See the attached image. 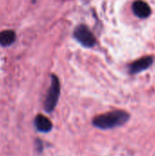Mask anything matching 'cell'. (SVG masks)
<instances>
[{"label": "cell", "instance_id": "5", "mask_svg": "<svg viewBox=\"0 0 155 156\" xmlns=\"http://www.w3.org/2000/svg\"><path fill=\"white\" fill-rule=\"evenodd\" d=\"M132 8L133 14L139 18H147L152 14V9L150 5L143 0L134 1Z\"/></svg>", "mask_w": 155, "mask_h": 156}, {"label": "cell", "instance_id": "7", "mask_svg": "<svg viewBox=\"0 0 155 156\" xmlns=\"http://www.w3.org/2000/svg\"><path fill=\"white\" fill-rule=\"evenodd\" d=\"M16 39V34L13 30H4L0 32V45L3 47L10 46Z\"/></svg>", "mask_w": 155, "mask_h": 156}, {"label": "cell", "instance_id": "3", "mask_svg": "<svg viewBox=\"0 0 155 156\" xmlns=\"http://www.w3.org/2000/svg\"><path fill=\"white\" fill-rule=\"evenodd\" d=\"M74 37L84 47L91 48L96 44V37L93 33L84 25L79 26L74 31Z\"/></svg>", "mask_w": 155, "mask_h": 156}, {"label": "cell", "instance_id": "4", "mask_svg": "<svg viewBox=\"0 0 155 156\" xmlns=\"http://www.w3.org/2000/svg\"><path fill=\"white\" fill-rule=\"evenodd\" d=\"M153 63V57L146 56L141 58L138 60H135L132 64L129 65V72L130 74H138L142 71L148 69Z\"/></svg>", "mask_w": 155, "mask_h": 156}, {"label": "cell", "instance_id": "6", "mask_svg": "<svg viewBox=\"0 0 155 156\" xmlns=\"http://www.w3.org/2000/svg\"><path fill=\"white\" fill-rule=\"evenodd\" d=\"M34 126L37 132L43 133H48L52 130L53 123L45 115L37 114L34 119Z\"/></svg>", "mask_w": 155, "mask_h": 156}, {"label": "cell", "instance_id": "2", "mask_svg": "<svg viewBox=\"0 0 155 156\" xmlns=\"http://www.w3.org/2000/svg\"><path fill=\"white\" fill-rule=\"evenodd\" d=\"M60 95V82L56 75H51V83L44 101V110L48 113L54 112Z\"/></svg>", "mask_w": 155, "mask_h": 156}, {"label": "cell", "instance_id": "1", "mask_svg": "<svg viewBox=\"0 0 155 156\" xmlns=\"http://www.w3.org/2000/svg\"><path fill=\"white\" fill-rule=\"evenodd\" d=\"M130 114L122 110H116L94 117L92 124L100 130H111L124 125L130 120Z\"/></svg>", "mask_w": 155, "mask_h": 156}]
</instances>
